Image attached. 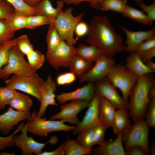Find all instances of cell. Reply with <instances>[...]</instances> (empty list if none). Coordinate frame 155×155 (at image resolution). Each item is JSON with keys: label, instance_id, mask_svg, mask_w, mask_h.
Listing matches in <instances>:
<instances>
[{"label": "cell", "instance_id": "6da1fadb", "mask_svg": "<svg viewBox=\"0 0 155 155\" xmlns=\"http://www.w3.org/2000/svg\"><path fill=\"white\" fill-rule=\"evenodd\" d=\"M86 42L96 46L102 54L113 57L125 51L121 36L117 34L106 16L94 17L88 25Z\"/></svg>", "mask_w": 155, "mask_h": 155}, {"label": "cell", "instance_id": "7a4b0ae2", "mask_svg": "<svg viewBox=\"0 0 155 155\" xmlns=\"http://www.w3.org/2000/svg\"><path fill=\"white\" fill-rule=\"evenodd\" d=\"M154 84V78L152 73L138 77L130 93L128 103L129 116L134 122L144 119L150 100L149 92Z\"/></svg>", "mask_w": 155, "mask_h": 155}, {"label": "cell", "instance_id": "3957f363", "mask_svg": "<svg viewBox=\"0 0 155 155\" xmlns=\"http://www.w3.org/2000/svg\"><path fill=\"white\" fill-rule=\"evenodd\" d=\"M37 113L34 112L31 113L27 123L28 132L33 135L45 137L52 132H69L73 131L76 127V126L67 125L61 120H50L43 118L38 116Z\"/></svg>", "mask_w": 155, "mask_h": 155}, {"label": "cell", "instance_id": "277c9868", "mask_svg": "<svg viewBox=\"0 0 155 155\" xmlns=\"http://www.w3.org/2000/svg\"><path fill=\"white\" fill-rule=\"evenodd\" d=\"M72 11L73 8L71 7L65 11L61 10L55 19L54 24L61 39L68 44L74 46L78 40L74 36L75 28L81 21L84 13L82 12L75 16Z\"/></svg>", "mask_w": 155, "mask_h": 155}, {"label": "cell", "instance_id": "5b68a950", "mask_svg": "<svg viewBox=\"0 0 155 155\" xmlns=\"http://www.w3.org/2000/svg\"><path fill=\"white\" fill-rule=\"evenodd\" d=\"M24 55L16 44L11 47L9 52L8 62L1 71V78L5 80L13 74L19 76H28L36 73L26 61Z\"/></svg>", "mask_w": 155, "mask_h": 155}, {"label": "cell", "instance_id": "8992f818", "mask_svg": "<svg viewBox=\"0 0 155 155\" xmlns=\"http://www.w3.org/2000/svg\"><path fill=\"white\" fill-rule=\"evenodd\" d=\"M138 77L125 66L115 65L107 78L115 88L120 90L123 98L128 101Z\"/></svg>", "mask_w": 155, "mask_h": 155}, {"label": "cell", "instance_id": "52a82bcc", "mask_svg": "<svg viewBox=\"0 0 155 155\" xmlns=\"http://www.w3.org/2000/svg\"><path fill=\"white\" fill-rule=\"evenodd\" d=\"M149 127L144 119L131 125L122 134V141L125 149L132 146L139 145L150 152L148 139Z\"/></svg>", "mask_w": 155, "mask_h": 155}, {"label": "cell", "instance_id": "ba28073f", "mask_svg": "<svg viewBox=\"0 0 155 155\" xmlns=\"http://www.w3.org/2000/svg\"><path fill=\"white\" fill-rule=\"evenodd\" d=\"M43 80L36 73L28 76L13 75L5 80L6 86L34 97L40 102L41 100L40 89Z\"/></svg>", "mask_w": 155, "mask_h": 155}, {"label": "cell", "instance_id": "9c48e42d", "mask_svg": "<svg viewBox=\"0 0 155 155\" xmlns=\"http://www.w3.org/2000/svg\"><path fill=\"white\" fill-rule=\"evenodd\" d=\"M27 127L26 123L21 129V133L15 136L14 145L21 150L22 155H40L47 144H55L58 141V139L56 136H52L46 142L42 143L38 142L32 137L28 136Z\"/></svg>", "mask_w": 155, "mask_h": 155}, {"label": "cell", "instance_id": "30bf717a", "mask_svg": "<svg viewBox=\"0 0 155 155\" xmlns=\"http://www.w3.org/2000/svg\"><path fill=\"white\" fill-rule=\"evenodd\" d=\"M95 64L80 78L79 82H97L106 77L115 65L113 57L102 54L95 61Z\"/></svg>", "mask_w": 155, "mask_h": 155}, {"label": "cell", "instance_id": "8fae6325", "mask_svg": "<svg viewBox=\"0 0 155 155\" xmlns=\"http://www.w3.org/2000/svg\"><path fill=\"white\" fill-rule=\"evenodd\" d=\"M90 102L83 100H71L69 103L61 106L60 111L52 115L51 119L61 120L64 122L77 125L80 122L78 115L83 109L88 107Z\"/></svg>", "mask_w": 155, "mask_h": 155}, {"label": "cell", "instance_id": "7c38bea8", "mask_svg": "<svg viewBox=\"0 0 155 155\" xmlns=\"http://www.w3.org/2000/svg\"><path fill=\"white\" fill-rule=\"evenodd\" d=\"M96 83L95 88L96 94L105 98L116 109H128V101L119 95L116 88L107 77Z\"/></svg>", "mask_w": 155, "mask_h": 155}, {"label": "cell", "instance_id": "4fadbf2b", "mask_svg": "<svg viewBox=\"0 0 155 155\" xmlns=\"http://www.w3.org/2000/svg\"><path fill=\"white\" fill-rule=\"evenodd\" d=\"M75 55L76 48L63 40L51 53L46 55V58L51 65L57 69L61 67H68L71 59Z\"/></svg>", "mask_w": 155, "mask_h": 155}, {"label": "cell", "instance_id": "5bb4252c", "mask_svg": "<svg viewBox=\"0 0 155 155\" xmlns=\"http://www.w3.org/2000/svg\"><path fill=\"white\" fill-rule=\"evenodd\" d=\"M100 96L96 93L90 101L83 118L73 130L74 134L79 133L86 129L95 127L101 123L99 115V104Z\"/></svg>", "mask_w": 155, "mask_h": 155}, {"label": "cell", "instance_id": "9a60e30c", "mask_svg": "<svg viewBox=\"0 0 155 155\" xmlns=\"http://www.w3.org/2000/svg\"><path fill=\"white\" fill-rule=\"evenodd\" d=\"M57 90V84L50 75H48L46 80L44 81L40 89V104L38 112V116L42 117L46 109L49 105L58 106L55 92Z\"/></svg>", "mask_w": 155, "mask_h": 155}, {"label": "cell", "instance_id": "2e32d148", "mask_svg": "<svg viewBox=\"0 0 155 155\" xmlns=\"http://www.w3.org/2000/svg\"><path fill=\"white\" fill-rule=\"evenodd\" d=\"M31 114L30 112H20L9 107L6 112L0 115V132L7 135L19 122L28 119Z\"/></svg>", "mask_w": 155, "mask_h": 155}, {"label": "cell", "instance_id": "e0dca14e", "mask_svg": "<svg viewBox=\"0 0 155 155\" xmlns=\"http://www.w3.org/2000/svg\"><path fill=\"white\" fill-rule=\"evenodd\" d=\"M96 94L95 85L90 82L83 86L72 92L62 93L56 95V98L60 104L69 100H83L90 101Z\"/></svg>", "mask_w": 155, "mask_h": 155}, {"label": "cell", "instance_id": "ac0fdd59", "mask_svg": "<svg viewBox=\"0 0 155 155\" xmlns=\"http://www.w3.org/2000/svg\"><path fill=\"white\" fill-rule=\"evenodd\" d=\"M121 28L126 36L125 51L130 53L135 52L137 46L145 40L155 36V28L146 31H132L124 26Z\"/></svg>", "mask_w": 155, "mask_h": 155}, {"label": "cell", "instance_id": "d6986e66", "mask_svg": "<svg viewBox=\"0 0 155 155\" xmlns=\"http://www.w3.org/2000/svg\"><path fill=\"white\" fill-rule=\"evenodd\" d=\"M122 134L117 135L113 140L105 142L91 154L98 155H126L123 145Z\"/></svg>", "mask_w": 155, "mask_h": 155}, {"label": "cell", "instance_id": "ffe728a7", "mask_svg": "<svg viewBox=\"0 0 155 155\" xmlns=\"http://www.w3.org/2000/svg\"><path fill=\"white\" fill-rule=\"evenodd\" d=\"M57 7H54L50 0H42L36 6V15L45 16L55 21L60 11L63 10L65 3L62 0L57 1Z\"/></svg>", "mask_w": 155, "mask_h": 155}, {"label": "cell", "instance_id": "44dd1931", "mask_svg": "<svg viewBox=\"0 0 155 155\" xmlns=\"http://www.w3.org/2000/svg\"><path fill=\"white\" fill-rule=\"evenodd\" d=\"M126 61L125 67L138 77L155 72L149 68L144 63L141 56L135 52L130 53Z\"/></svg>", "mask_w": 155, "mask_h": 155}, {"label": "cell", "instance_id": "7402d4cb", "mask_svg": "<svg viewBox=\"0 0 155 155\" xmlns=\"http://www.w3.org/2000/svg\"><path fill=\"white\" fill-rule=\"evenodd\" d=\"M115 108L104 98L100 97L99 115L100 122L108 128L112 127L115 113Z\"/></svg>", "mask_w": 155, "mask_h": 155}, {"label": "cell", "instance_id": "603a6c76", "mask_svg": "<svg viewBox=\"0 0 155 155\" xmlns=\"http://www.w3.org/2000/svg\"><path fill=\"white\" fill-rule=\"evenodd\" d=\"M127 109L121 108L116 110L112 127L114 133L117 135L123 134L131 125Z\"/></svg>", "mask_w": 155, "mask_h": 155}, {"label": "cell", "instance_id": "cb8c5ba5", "mask_svg": "<svg viewBox=\"0 0 155 155\" xmlns=\"http://www.w3.org/2000/svg\"><path fill=\"white\" fill-rule=\"evenodd\" d=\"M92 64L82 57L75 55L71 59L68 67L70 71L81 78L92 67Z\"/></svg>", "mask_w": 155, "mask_h": 155}, {"label": "cell", "instance_id": "d4e9b609", "mask_svg": "<svg viewBox=\"0 0 155 155\" xmlns=\"http://www.w3.org/2000/svg\"><path fill=\"white\" fill-rule=\"evenodd\" d=\"M32 103V100L29 96L18 92L8 105L9 107L17 111L29 113Z\"/></svg>", "mask_w": 155, "mask_h": 155}, {"label": "cell", "instance_id": "484cf974", "mask_svg": "<svg viewBox=\"0 0 155 155\" xmlns=\"http://www.w3.org/2000/svg\"><path fill=\"white\" fill-rule=\"evenodd\" d=\"M102 54L99 49L93 45L81 44L76 48V55L91 63L95 61Z\"/></svg>", "mask_w": 155, "mask_h": 155}, {"label": "cell", "instance_id": "4316f807", "mask_svg": "<svg viewBox=\"0 0 155 155\" xmlns=\"http://www.w3.org/2000/svg\"><path fill=\"white\" fill-rule=\"evenodd\" d=\"M62 40L55 26L54 22L50 24L46 37L47 45L46 55L51 53Z\"/></svg>", "mask_w": 155, "mask_h": 155}, {"label": "cell", "instance_id": "83f0119b", "mask_svg": "<svg viewBox=\"0 0 155 155\" xmlns=\"http://www.w3.org/2000/svg\"><path fill=\"white\" fill-rule=\"evenodd\" d=\"M122 14L124 16L134 20L139 23L150 26L152 25L144 11L138 10L128 4L126 5Z\"/></svg>", "mask_w": 155, "mask_h": 155}, {"label": "cell", "instance_id": "f1b7e54d", "mask_svg": "<svg viewBox=\"0 0 155 155\" xmlns=\"http://www.w3.org/2000/svg\"><path fill=\"white\" fill-rule=\"evenodd\" d=\"M66 155H85L91 154L93 150L86 148L80 145L76 140L68 139L63 143Z\"/></svg>", "mask_w": 155, "mask_h": 155}, {"label": "cell", "instance_id": "f546056e", "mask_svg": "<svg viewBox=\"0 0 155 155\" xmlns=\"http://www.w3.org/2000/svg\"><path fill=\"white\" fill-rule=\"evenodd\" d=\"M94 127L84 130L78 133L76 140L80 145L84 147L92 149V146L94 145Z\"/></svg>", "mask_w": 155, "mask_h": 155}, {"label": "cell", "instance_id": "4dcf8cb0", "mask_svg": "<svg viewBox=\"0 0 155 155\" xmlns=\"http://www.w3.org/2000/svg\"><path fill=\"white\" fill-rule=\"evenodd\" d=\"M13 7L15 11L26 16L36 15L35 7H32L27 4L24 0H5Z\"/></svg>", "mask_w": 155, "mask_h": 155}, {"label": "cell", "instance_id": "1f68e13d", "mask_svg": "<svg viewBox=\"0 0 155 155\" xmlns=\"http://www.w3.org/2000/svg\"><path fill=\"white\" fill-rule=\"evenodd\" d=\"M26 56L28 63L35 72L42 66L46 58L44 55L38 50H34Z\"/></svg>", "mask_w": 155, "mask_h": 155}, {"label": "cell", "instance_id": "d6a6232c", "mask_svg": "<svg viewBox=\"0 0 155 155\" xmlns=\"http://www.w3.org/2000/svg\"><path fill=\"white\" fill-rule=\"evenodd\" d=\"M127 0H105L100 10L112 11L122 14L127 4Z\"/></svg>", "mask_w": 155, "mask_h": 155}, {"label": "cell", "instance_id": "836d02e7", "mask_svg": "<svg viewBox=\"0 0 155 155\" xmlns=\"http://www.w3.org/2000/svg\"><path fill=\"white\" fill-rule=\"evenodd\" d=\"M15 33L11 29L9 19H0V46L13 39Z\"/></svg>", "mask_w": 155, "mask_h": 155}, {"label": "cell", "instance_id": "e575fe53", "mask_svg": "<svg viewBox=\"0 0 155 155\" xmlns=\"http://www.w3.org/2000/svg\"><path fill=\"white\" fill-rule=\"evenodd\" d=\"M18 92L17 90L6 86L0 87V110L4 109L11 99Z\"/></svg>", "mask_w": 155, "mask_h": 155}, {"label": "cell", "instance_id": "d590c367", "mask_svg": "<svg viewBox=\"0 0 155 155\" xmlns=\"http://www.w3.org/2000/svg\"><path fill=\"white\" fill-rule=\"evenodd\" d=\"M54 21L44 16L35 15L27 17V28L32 29L43 25H49Z\"/></svg>", "mask_w": 155, "mask_h": 155}, {"label": "cell", "instance_id": "8d00e7d4", "mask_svg": "<svg viewBox=\"0 0 155 155\" xmlns=\"http://www.w3.org/2000/svg\"><path fill=\"white\" fill-rule=\"evenodd\" d=\"M27 16L15 11L9 19L11 30L15 32L20 29L27 28Z\"/></svg>", "mask_w": 155, "mask_h": 155}, {"label": "cell", "instance_id": "74e56055", "mask_svg": "<svg viewBox=\"0 0 155 155\" xmlns=\"http://www.w3.org/2000/svg\"><path fill=\"white\" fill-rule=\"evenodd\" d=\"M18 39V37L13 39L0 46V78L1 69L8 62L9 50L12 46L16 44Z\"/></svg>", "mask_w": 155, "mask_h": 155}, {"label": "cell", "instance_id": "f35d334b", "mask_svg": "<svg viewBox=\"0 0 155 155\" xmlns=\"http://www.w3.org/2000/svg\"><path fill=\"white\" fill-rule=\"evenodd\" d=\"M16 45L21 53L26 56L34 50L33 45L25 34L18 37Z\"/></svg>", "mask_w": 155, "mask_h": 155}, {"label": "cell", "instance_id": "ab89813d", "mask_svg": "<svg viewBox=\"0 0 155 155\" xmlns=\"http://www.w3.org/2000/svg\"><path fill=\"white\" fill-rule=\"evenodd\" d=\"M150 100L145 116L149 127H155V96L150 98Z\"/></svg>", "mask_w": 155, "mask_h": 155}, {"label": "cell", "instance_id": "60d3db41", "mask_svg": "<svg viewBox=\"0 0 155 155\" xmlns=\"http://www.w3.org/2000/svg\"><path fill=\"white\" fill-rule=\"evenodd\" d=\"M24 125L23 123H21L14 131L9 136L4 137L0 135V150H3L7 148L11 147L14 145L15 136L20 131Z\"/></svg>", "mask_w": 155, "mask_h": 155}, {"label": "cell", "instance_id": "b9f144b4", "mask_svg": "<svg viewBox=\"0 0 155 155\" xmlns=\"http://www.w3.org/2000/svg\"><path fill=\"white\" fill-rule=\"evenodd\" d=\"M108 127L100 123L94 127V145H100L105 142L104 137L105 132Z\"/></svg>", "mask_w": 155, "mask_h": 155}, {"label": "cell", "instance_id": "7bdbcfd3", "mask_svg": "<svg viewBox=\"0 0 155 155\" xmlns=\"http://www.w3.org/2000/svg\"><path fill=\"white\" fill-rule=\"evenodd\" d=\"M15 12L9 3L5 0H0V19H9Z\"/></svg>", "mask_w": 155, "mask_h": 155}, {"label": "cell", "instance_id": "ee69618b", "mask_svg": "<svg viewBox=\"0 0 155 155\" xmlns=\"http://www.w3.org/2000/svg\"><path fill=\"white\" fill-rule=\"evenodd\" d=\"M76 76L70 71L61 73L57 77L56 83L58 86H63L71 84L75 80Z\"/></svg>", "mask_w": 155, "mask_h": 155}, {"label": "cell", "instance_id": "f6af8a7d", "mask_svg": "<svg viewBox=\"0 0 155 155\" xmlns=\"http://www.w3.org/2000/svg\"><path fill=\"white\" fill-rule=\"evenodd\" d=\"M155 47V36L148 38L141 43L135 51L141 56L147 51Z\"/></svg>", "mask_w": 155, "mask_h": 155}, {"label": "cell", "instance_id": "bcb514c9", "mask_svg": "<svg viewBox=\"0 0 155 155\" xmlns=\"http://www.w3.org/2000/svg\"><path fill=\"white\" fill-rule=\"evenodd\" d=\"M68 5H77L85 2L88 3L93 9L100 10L102 5L105 0H62Z\"/></svg>", "mask_w": 155, "mask_h": 155}, {"label": "cell", "instance_id": "7dc6e473", "mask_svg": "<svg viewBox=\"0 0 155 155\" xmlns=\"http://www.w3.org/2000/svg\"><path fill=\"white\" fill-rule=\"evenodd\" d=\"M140 8L143 11L146 13L152 25L155 20V1L150 5H146L142 2L139 4Z\"/></svg>", "mask_w": 155, "mask_h": 155}, {"label": "cell", "instance_id": "c3c4849f", "mask_svg": "<svg viewBox=\"0 0 155 155\" xmlns=\"http://www.w3.org/2000/svg\"><path fill=\"white\" fill-rule=\"evenodd\" d=\"M88 31V25L85 22L81 21L76 25L74 31L76 38H80L87 35Z\"/></svg>", "mask_w": 155, "mask_h": 155}, {"label": "cell", "instance_id": "681fc988", "mask_svg": "<svg viewBox=\"0 0 155 155\" xmlns=\"http://www.w3.org/2000/svg\"><path fill=\"white\" fill-rule=\"evenodd\" d=\"M125 152L127 155H147L150 152L142 146L134 145L125 149Z\"/></svg>", "mask_w": 155, "mask_h": 155}, {"label": "cell", "instance_id": "f907efd6", "mask_svg": "<svg viewBox=\"0 0 155 155\" xmlns=\"http://www.w3.org/2000/svg\"><path fill=\"white\" fill-rule=\"evenodd\" d=\"M65 146L63 143H62L57 149L51 151L43 152L40 155H64Z\"/></svg>", "mask_w": 155, "mask_h": 155}, {"label": "cell", "instance_id": "816d5d0a", "mask_svg": "<svg viewBox=\"0 0 155 155\" xmlns=\"http://www.w3.org/2000/svg\"><path fill=\"white\" fill-rule=\"evenodd\" d=\"M155 56V47L152 48L146 52L141 56L144 62L151 61Z\"/></svg>", "mask_w": 155, "mask_h": 155}, {"label": "cell", "instance_id": "f5cc1de1", "mask_svg": "<svg viewBox=\"0 0 155 155\" xmlns=\"http://www.w3.org/2000/svg\"><path fill=\"white\" fill-rule=\"evenodd\" d=\"M29 6L32 7H36L42 0H24Z\"/></svg>", "mask_w": 155, "mask_h": 155}, {"label": "cell", "instance_id": "db71d44e", "mask_svg": "<svg viewBox=\"0 0 155 155\" xmlns=\"http://www.w3.org/2000/svg\"><path fill=\"white\" fill-rule=\"evenodd\" d=\"M145 64L150 69L155 71V63L152 60L147 61Z\"/></svg>", "mask_w": 155, "mask_h": 155}, {"label": "cell", "instance_id": "11a10c76", "mask_svg": "<svg viewBox=\"0 0 155 155\" xmlns=\"http://www.w3.org/2000/svg\"><path fill=\"white\" fill-rule=\"evenodd\" d=\"M154 144L153 143L151 146V152L152 155H154L155 154V146Z\"/></svg>", "mask_w": 155, "mask_h": 155}, {"label": "cell", "instance_id": "9f6ffc18", "mask_svg": "<svg viewBox=\"0 0 155 155\" xmlns=\"http://www.w3.org/2000/svg\"><path fill=\"white\" fill-rule=\"evenodd\" d=\"M0 155H15V153H4V152H1L0 153Z\"/></svg>", "mask_w": 155, "mask_h": 155}, {"label": "cell", "instance_id": "6f0895ef", "mask_svg": "<svg viewBox=\"0 0 155 155\" xmlns=\"http://www.w3.org/2000/svg\"><path fill=\"white\" fill-rule=\"evenodd\" d=\"M134 1L137 3L139 4L141 2H142L144 0H133Z\"/></svg>", "mask_w": 155, "mask_h": 155}, {"label": "cell", "instance_id": "680465c9", "mask_svg": "<svg viewBox=\"0 0 155 155\" xmlns=\"http://www.w3.org/2000/svg\"></svg>", "mask_w": 155, "mask_h": 155}]
</instances>
